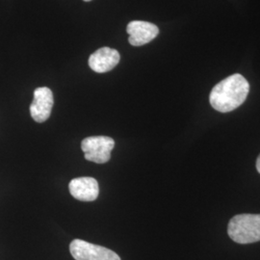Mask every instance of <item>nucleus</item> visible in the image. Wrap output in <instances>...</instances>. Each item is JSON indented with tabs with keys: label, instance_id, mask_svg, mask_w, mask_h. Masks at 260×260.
Instances as JSON below:
<instances>
[{
	"label": "nucleus",
	"instance_id": "obj_1",
	"mask_svg": "<svg viewBox=\"0 0 260 260\" xmlns=\"http://www.w3.org/2000/svg\"><path fill=\"white\" fill-rule=\"evenodd\" d=\"M250 92L248 80L239 74L231 75L214 86L209 102L215 110L228 113L245 103Z\"/></svg>",
	"mask_w": 260,
	"mask_h": 260
},
{
	"label": "nucleus",
	"instance_id": "obj_2",
	"mask_svg": "<svg viewBox=\"0 0 260 260\" xmlns=\"http://www.w3.org/2000/svg\"><path fill=\"white\" fill-rule=\"evenodd\" d=\"M229 236L238 244L260 241V214L234 216L228 226Z\"/></svg>",
	"mask_w": 260,
	"mask_h": 260
},
{
	"label": "nucleus",
	"instance_id": "obj_3",
	"mask_svg": "<svg viewBox=\"0 0 260 260\" xmlns=\"http://www.w3.org/2000/svg\"><path fill=\"white\" fill-rule=\"evenodd\" d=\"M114 147V140L107 136L88 137L81 143V149L85 153V158L88 161L98 164H104L110 160Z\"/></svg>",
	"mask_w": 260,
	"mask_h": 260
},
{
	"label": "nucleus",
	"instance_id": "obj_4",
	"mask_svg": "<svg viewBox=\"0 0 260 260\" xmlns=\"http://www.w3.org/2000/svg\"><path fill=\"white\" fill-rule=\"evenodd\" d=\"M70 251L75 260H121L115 251L80 239L71 243Z\"/></svg>",
	"mask_w": 260,
	"mask_h": 260
},
{
	"label": "nucleus",
	"instance_id": "obj_5",
	"mask_svg": "<svg viewBox=\"0 0 260 260\" xmlns=\"http://www.w3.org/2000/svg\"><path fill=\"white\" fill-rule=\"evenodd\" d=\"M53 93L47 87H40L34 91V100L30 105L32 119L37 122H44L50 117L53 107Z\"/></svg>",
	"mask_w": 260,
	"mask_h": 260
},
{
	"label": "nucleus",
	"instance_id": "obj_6",
	"mask_svg": "<svg viewBox=\"0 0 260 260\" xmlns=\"http://www.w3.org/2000/svg\"><path fill=\"white\" fill-rule=\"evenodd\" d=\"M126 32L129 35L130 45L133 47H141L149 44L157 37L159 28L151 22L133 20L127 24Z\"/></svg>",
	"mask_w": 260,
	"mask_h": 260
},
{
	"label": "nucleus",
	"instance_id": "obj_7",
	"mask_svg": "<svg viewBox=\"0 0 260 260\" xmlns=\"http://www.w3.org/2000/svg\"><path fill=\"white\" fill-rule=\"evenodd\" d=\"M121 55L118 50L111 47H104L94 51L90 56L88 64L93 72L98 74H104L112 71L119 64Z\"/></svg>",
	"mask_w": 260,
	"mask_h": 260
},
{
	"label": "nucleus",
	"instance_id": "obj_8",
	"mask_svg": "<svg viewBox=\"0 0 260 260\" xmlns=\"http://www.w3.org/2000/svg\"><path fill=\"white\" fill-rule=\"evenodd\" d=\"M69 189L71 195L81 202H93L100 193L99 183L93 177L74 178L70 182Z\"/></svg>",
	"mask_w": 260,
	"mask_h": 260
},
{
	"label": "nucleus",
	"instance_id": "obj_9",
	"mask_svg": "<svg viewBox=\"0 0 260 260\" xmlns=\"http://www.w3.org/2000/svg\"><path fill=\"white\" fill-rule=\"evenodd\" d=\"M256 170H257V172L260 174V154L258 155L257 159H256Z\"/></svg>",
	"mask_w": 260,
	"mask_h": 260
},
{
	"label": "nucleus",
	"instance_id": "obj_10",
	"mask_svg": "<svg viewBox=\"0 0 260 260\" xmlns=\"http://www.w3.org/2000/svg\"><path fill=\"white\" fill-rule=\"evenodd\" d=\"M84 1H86V2H89V1H92V0H84Z\"/></svg>",
	"mask_w": 260,
	"mask_h": 260
}]
</instances>
